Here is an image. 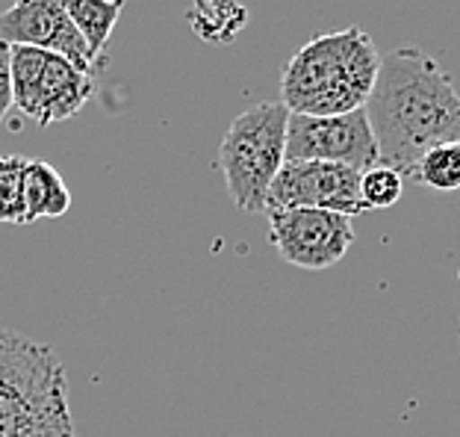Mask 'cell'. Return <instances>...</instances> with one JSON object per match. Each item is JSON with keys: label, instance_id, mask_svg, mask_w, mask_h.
Instances as JSON below:
<instances>
[{"label": "cell", "instance_id": "6da1fadb", "mask_svg": "<svg viewBox=\"0 0 460 437\" xmlns=\"http://www.w3.org/2000/svg\"><path fill=\"white\" fill-rule=\"evenodd\" d=\"M366 119L381 151V165L413 178L416 163L437 145L460 139V92L452 75L420 48L381 57Z\"/></svg>", "mask_w": 460, "mask_h": 437}, {"label": "cell", "instance_id": "7a4b0ae2", "mask_svg": "<svg viewBox=\"0 0 460 437\" xmlns=\"http://www.w3.org/2000/svg\"><path fill=\"white\" fill-rule=\"evenodd\" d=\"M381 68V50L360 27L325 30L284 66L280 103L296 116L363 110Z\"/></svg>", "mask_w": 460, "mask_h": 437}, {"label": "cell", "instance_id": "3957f363", "mask_svg": "<svg viewBox=\"0 0 460 437\" xmlns=\"http://www.w3.org/2000/svg\"><path fill=\"white\" fill-rule=\"evenodd\" d=\"M0 437H77L54 349L0 331Z\"/></svg>", "mask_w": 460, "mask_h": 437}, {"label": "cell", "instance_id": "277c9868", "mask_svg": "<svg viewBox=\"0 0 460 437\" xmlns=\"http://www.w3.org/2000/svg\"><path fill=\"white\" fill-rule=\"evenodd\" d=\"M287 121L284 103H257L230 121L218 148V169L227 192L239 210L266 213L271 181L287 163Z\"/></svg>", "mask_w": 460, "mask_h": 437}, {"label": "cell", "instance_id": "5b68a950", "mask_svg": "<svg viewBox=\"0 0 460 437\" xmlns=\"http://www.w3.org/2000/svg\"><path fill=\"white\" fill-rule=\"evenodd\" d=\"M287 160H319L366 172L381 165V151L366 110L342 116H296L287 121Z\"/></svg>", "mask_w": 460, "mask_h": 437}, {"label": "cell", "instance_id": "8992f818", "mask_svg": "<svg viewBox=\"0 0 460 437\" xmlns=\"http://www.w3.org/2000/svg\"><path fill=\"white\" fill-rule=\"evenodd\" d=\"M269 236L278 254L289 266L322 272L337 266L354 243L351 218L313 207H289V210H266Z\"/></svg>", "mask_w": 460, "mask_h": 437}, {"label": "cell", "instance_id": "52a82bcc", "mask_svg": "<svg viewBox=\"0 0 460 437\" xmlns=\"http://www.w3.org/2000/svg\"><path fill=\"white\" fill-rule=\"evenodd\" d=\"M289 207H313L349 218L369 213L360 199V172L319 160H287L280 165L278 178L271 181L266 210H289Z\"/></svg>", "mask_w": 460, "mask_h": 437}, {"label": "cell", "instance_id": "ba28073f", "mask_svg": "<svg viewBox=\"0 0 460 437\" xmlns=\"http://www.w3.org/2000/svg\"><path fill=\"white\" fill-rule=\"evenodd\" d=\"M0 41L9 48H39L66 57L83 71H95L89 48L62 9V0H13L0 13Z\"/></svg>", "mask_w": 460, "mask_h": 437}, {"label": "cell", "instance_id": "9c48e42d", "mask_svg": "<svg viewBox=\"0 0 460 437\" xmlns=\"http://www.w3.org/2000/svg\"><path fill=\"white\" fill-rule=\"evenodd\" d=\"M95 95V71H83L66 57L45 50V66H41L39 98L33 110V121L41 128H50L57 121H66L86 107Z\"/></svg>", "mask_w": 460, "mask_h": 437}, {"label": "cell", "instance_id": "30bf717a", "mask_svg": "<svg viewBox=\"0 0 460 437\" xmlns=\"http://www.w3.org/2000/svg\"><path fill=\"white\" fill-rule=\"evenodd\" d=\"M71 210V192L62 174L45 160H27L24 169V225L59 218Z\"/></svg>", "mask_w": 460, "mask_h": 437}, {"label": "cell", "instance_id": "8fae6325", "mask_svg": "<svg viewBox=\"0 0 460 437\" xmlns=\"http://www.w3.org/2000/svg\"><path fill=\"white\" fill-rule=\"evenodd\" d=\"M62 9L71 18V24L83 36L89 48V57L95 68L103 62V50L110 45V36L121 18L124 0H62Z\"/></svg>", "mask_w": 460, "mask_h": 437}, {"label": "cell", "instance_id": "7c38bea8", "mask_svg": "<svg viewBox=\"0 0 460 437\" xmlns=\"http://www.w3.org/2000/svg\"><path fill=\"white\" fill-rule=\"evenodd\" d=\"M186 24L207 45H230L248 24V9L239 0H192Z\"/></svg>", "mask_w": 460, "mask_h": 437}, {"label": "cell", "instance_id": "4fadbf2b", "mask_svg": "<svg viewBox=\"0 0 460 437\" xmlns=\"http://www.w3.org/2000/svg\"><path fill=\"white\" fill-rule=\"evenodd\" d=\"M411 181L428 186V190H437V192L460 190V139L425 151L422 160L416 163V172Z\"/></svg>", "mask_w": 460, "mask_h": 437}, {"label": "cell", "instance_id": "5bb4252c", "mask_svg": "<svg viewBox=\"0 0 460 437\" xmlns=\"http://www.w3.org/2000/svg\"><path fill=\"white\" fill-rule=\"evenodd\" d=\"M24 169L27 157H0V222L24 225Z\"/></svg>", "mask_w": 460, "mask_h": 437}, {"label": "cell", "instance_id": "9a60e30c", "mask_svg": "<svg viewBox=\"0 0 460 437\" xmlns=\"http://www.w3.org/2000/svg\"><path fill=\"white\" fill-rule=\"evenodd\" d=\"M404 192V178L390 165H375V169L360 172V199L369 210H384L393 207Z\"/></svg>", "mask_w": 460, "mask_h": 437}, {"label": "cell", "instance_id": "2e32d148", "mask_svg": "<svg viewBox=\"0 0 460 437\" xmlns=\"http://www.w3.org/2000/svg\"><path fill=\"white\" fill-rule=\"evenodd\" d=\"M13 110V80H9V45L0 41V121Z\"/></svg>", "mask_w": 460, "mask_h": 437}, {"label": "cell", "instance_id": "e0dca14e", "mask_svg": "<svg viewBox=\"0 0 460 437\" xmlns=\"http://www.w3.org/2000/svg\"><path fill=\"white\" fill-rule=\"evenodd\" d=\"M457 278H460V269H457Z\"/></svg>", "mask_w": 460, "mask_h": 437}, {"label": "cell", "instance_id": "ac0fdd59", "mask_svg": "<svg viewBox=\"0 0 460 437\" xmlns=\"http://www.w3.org/2000/svg\"><path fill=\"white\" fill-rule=\"evenodd\" d=\"M457 346H460V340H457Z\"/></svg>", "mask_w": 460, "mask_h": 437}]
</instances>
